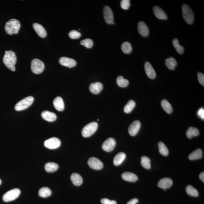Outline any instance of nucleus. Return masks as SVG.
I'll return each mask as SVG.
<instances>
[{
	"instance_id": "24",
	"label": "nucleus",
	"mask_w": 204,
	"mask_h": 204,
	"mask_svg": "<svg viewBox=\"0 0 204 204\" xmlns=\"http://www.w3.org/2000/svg\"><path fill=\"white\" fill-rule=\"evenodd\" d=\"M126 158V155L124 153L120 152L118 153L114 158V165L115 166H119L123 163Z\"/></svg>"
},
{
	"instance_id": "12",
	"label": "nucleus",
	"mask_w": 204,
	"mask_h": 204,
	"mask_svg": "<svg viewBox=\"0 0 204 204\" xmlns=\"http://www.w3.org/2000/svg\"><path fill=\"white\" fill-rule=\"evenodd\" d=\"M60 64L63 66L71 68L76 65V62L73 59L63 57L59 59Z\"/></svg>"
},
{
	"instance_id": "46",
	"label": "nucleus",
	"mask_w": 204,
	"mask_h": 204,
	"mask_svg": "<svg viewBox=\"0 0 204 204\" xmlns=\"http://www.w3.org/2000/svg\"><path fill=\"white\" fill-rule=\"evenodd\" d=\"M1 183H2L1 180V179H0V185H1Z\"/></svg>"
},
{
	"instance_id": "37",
	"label": "nucleus",
	"mask_w": 204,
	"mask_h": 204,
	"mask_svg": "<svg viewBox=\"0 0 204 204\" xmlns=\"http://www.w3.org/2000/svg\"><path fill=\"white\" fill-rule=\"evenodd\" d=\"M141 165L146 169H150L151 168L150 159L146 156H143L141 158Z\"/></svg>"
},
{
	"instance_id": "19",
	"label": "nucleus",
	"mask_w": 204,
	"mask_h": 204,
	"mask_svg": "<svg viewBox=\"0 0 204 204\" xmlns=\"http://www.w3.org/2000/svg\"><path fill=\"white\" fill-rule=\"evenodd\" d=\"M103 85L100 82L92 83L89 87L90 91L92 93L97 94L100 93L103 89Z\"/></svg>"
},
{
	"instance_id": "28",
	"label": "nucleus",
	"mask_w": 204,
	"mask_h": 204,
	"mask_svg": "<svg viewBox=\"0 0 204 204\" xmlns=\"http://www.w3.org/2000/svg\"><path fill=\"white\" fill-rule=\"evenodd\" d=\"M52 191L48 187H42L40 189L38 192V194L39 197L46 198L49 197L52 194Z\"/></svg>"
},
{
	"instance_id": "11",
	"label": "nucleus",
	"mask_w": 204,
	"mask_h": 204,
	"mask_svg": "<svg viewBox=\"0 0 204 204\" xmlns=\"http://www.w3.org/2000/svg\"><path fill=\"white\" fill-rule=\"evenodd\" d=\"M116 144V141L112 138H109L104 142L102 148L106 152H110L113 150Z\"/></svg>"
},
{
	"instance_id": "16",
	"label": "nucleus",
	"mask_w": 204,
	"mask_h": 204,
	"mask_svg": "<svg viewBox=\"0 0 204 204\" xmlns=\"http://www.w3.org/2000/svg\"><path fill=\"white\" fill-rule=\"evenodd\" d=\"M173 185L172 180L169 178H164L159 181L158 186L160 188L166 189L169 188Z\"/></svg>"
},
{
	"instance_id": "36",
	"label": "nucleus",
	"mask_w": 204,
	"mask_h": 204,
	"mask_svg": "<svg viewBox=\"0 0 204 204\" xmlns=\"http://www.w3.org/2000/svg\"><path fill=\"white\" fill-rule=\"evenodd\" d=\"M186 191L187 194L192 197H197L199 195L197 190L191 185H189L187 186Z\"/></svg>"
},
{
	"instance_id": "6",
	"label": "nucleus",
	"mask_w": 204,
	"mask_h": 204,
	"mask_svg": "<svg viewBox=\"0 0 204 204\" xmlns=\"http://www.w3.org/2000/svg\"><path fill=\"white\" fill-rule=\"evenodd\" d=\"M21 194V191L18 188H15L6 192L3 196L4 202H8L14 200L18 198Z\"/></svg>"
},
{
	"instance_id": "42",
	"label": "nucleus",
	"mask_w": 204,
	"mask_h": 204,
	"mask_svg": "<svg viewBox=\"0 0 204 204\" xmlns=\"http://www.w3.org/2000/svg\"><path fill=\"white\" fill-rule=\"evenodd\" d=\"M101 203L103 204H117L116 201L115 200H110L107 199H102Z\"/></svg>"
},
{
	"instance_id": "30",
	"label": "nucleus",
	"mask_w": 204,
	"mask_h": 204,
	"mask_svg": "<svg viewBox=\"0 0 204 204\" xmlns=\"http://www.w3.org/2000/svg\"><path fill=\"white\" fill-rule=\"evenodd\" d=\"M172 42L173 45L177 52L181 55L183 54L184 52V48L179 44L178 40L177 38H175L172 40Z\"/></svg>"
},
{
	"instance_id": "21",
	"label": "nucleus",
	"mask_w": 204,
	"mask_h": 204,
	"mask_svg": "<svg viewBox=\"0 0 204 204\" xmlns=\"http://www.w3.org/2000/svg\"><path fill=\"white\" fill-rule=\"evenodd\" d=\"M41 116L44 120L49 122L55 121L57 118L56 115L53 112L49 111H44L42 113Z\"/></svg>"
},
{
	"instance_id": "17",
	"label": "nucleus",
	"mask_w": 204,
	"mask_h": 204,
	"mask_svg": "<svg viewBox=\"0 0 204 204\" xmlns=\"http://www.w3.org/2000/svg\"><path fill=\"white\" fill-rule=\"evenodd\" d=\"M144 69L147 75L149 78L154 79L156 76V73L154 68L149 62L145 63Z\"/></svg>"
},
{
	"instance_id": "40",
	"label": "nucleus",
	"mask_w": 204,
	"mask_h": 204,
	"mask_svg": "<svg viewBox=\"0 0 204 204\" xmlns=\"http://www.w3.org/2000/svg\"><path fill=\"white\" fill-rule=\"evenodd\" d=\"M120 5L122 9L127 10L130 7V1L129 0H122L121 2Z\"/></svg>"
},
{
	"instance_id": "18",
	"label": "nucleus",
	"mask_w": 204,
	"mask_h": 204,
	"mask_svg": "<svg viewBox=\"0 0 204 204\" xmlns=\"http://www.w3.org/2000/svg\"><path fill=\"white\" fill-rule=\"evenodd\" d=\"M121 177L124 180L126 181L134 182L137 181L138 177L133 173L126 172L122 174Z\"/></svg>"
},
{
	"instance_id": "1",
	"label": "nucleus",
	"mask_w": 204,
	"mask_h": 204,
	"mask_svg": "<svg viewBox=\"0 0 204 204\" xmlns=\"http://www.w3.org/2000/svg\"><path fill=\"white\" fill-rule=\"evenodd\" d=\"M16 54L13 51H5V54L3 58V62L9 69L13 72L15 71V65L16 64Z\"/></svg>"
},
{
	"instance_id": "10",
	"label": "nucleus",
	"mask_w": 204,
	"mask_h": 204,
	"mask_svg": "<svg viewBox=\"0 0 204 204\" xmlns=\"http://www.w3.org/2000/svg\"><path fill=\"white\" fill-rule=\"evenodd\" d=\"M88 165L92 169L99 170L103 167V164L101 160L97 158L92 157L88 160Z\"/></svg>"
},
{
	"instance_id": "3",
	"label": "nucleus",
	"mask_w": 204,
	"mask_h": 204,
	"mask_svg": "<svg viewBox=\"0 0 204 204\" xmlns=\"http://www.w3.org/2000/svg\"><path fill=\"white\" fill-rule=\"evenodd\" d=\"M182 14L184 19L187 24L191 25L194 22V13L191 7L188 5L184 4L182 6Z\"/></svg>"
},
{
	"instance_id": "26",
	"label": "nucleus",
	"mask_w": 204,
	"mask_h": 204,
	"mask_svg": "<svg viewBox=\"0 0 204 204\" xmlns=\"http://www.w3.org/2000/svg\"><path fill=\"white\" fill-rule=\"evenodd\" d=\"M45 169L48 172H53L58 169L59 166L58 164L53 162H49L45 165Z\"/></svg>"
},
{
	"instance_id": "14",
	"label": "nucleus",
	"mask_w": 204,
	"mask_h": 204,
	"mask_svg": "<svg viewBox=\"0 0 204 204\" xmlns=\"http://www.w3.org/2000/svg\"><path fill=\"white\" fill-rule=\"evenodd\" d=\"M138 30L139 33L143 37H146L149 35V28L146 23L143 21H140L138 22Z\"/></svg>"
},
{
	"instance_id": "20",
	"label": "nucleus",
	"mask_w": 204,
	"mask_h": 204,
	"mask_svg": "<svg viewBox=\"0 0 204 204\" xmlns=\"http://www.w3.org/2000/svg\"><path fill=\"white\" fill-rule=\"evenodd\" d=\"M33 28L36 32L40 37L44 38L47 36V32L42 26L38 23H34Z\"/></svg>"
},
{
	"instance_id": "2",
	"label": "nucleus",
	"mask_w": 204,
	"mask_h": 204,
	"mask_svg": "<svg viewBox=\"0 0 204 204\" xmlns=\"http://www.w3.org/2000/svg\"><path fill=\"white\" fill-rule=\"evenodd\" d=\"M21 27L19 21L16 19H12L6 23L5 32L8 34L12 35L18 34Z\"/></svg>"
},
{
	"instance_id": "13",
	"label": "nucleus",
	"mask_w": 204,
	"mask_h": 204,
	"mask_svg": "<svg viewBox=\"0 0 204 204\" xmlns=\"http://www.w3.org/2000/svg\"><path fill=\"white\" fill-rule=\"evenodd\" d=\"M141 127V123L138 120H136L130 125L129 127V133L131 136L137 135Z\"/></svg>"
},
{
	"instance_id": "35",
	"label": "nucleus",
	"mask_w": 204,
	"mask_h": 204,
	"mask_svg": "<svg viewBox=\"0 0 204 204\" xmlns=\"http://www.w3.org/2000/svg\"><path fill=\"white\" fill-rule=\"evenodd\" d=\"M122 51L125 54L130 53L132 50V48L131 44L127 42H124L121 45Z\"/></svg>"
},
{
	"instance_id": "38",
	"label": "nucleus",
	"mask_w": 204,
	"mask_h": 204,
	"mask_svg": "<svg viewBox=\"0 0 204 204\" xmlns=\"http://www.w3.org/2000/svg\"><path fill=\"white\" fill-rule=\"evenodd\" d=\"M81 45L85 46L87 48H91L93 45V42L90 39L87 38L82 40L80 42Z\"/></svg>"
},
{
	"instance_id": "39",
	"label": "nucleus",
	"mask_w": 204,
	"mask_h": 204,
	"mask_svg": "<svg viewBox=\"0 0 204 204\" xmlns=\"http://www.w3.org/2000/svg\"><path fill=\"white\" fill-rule=\"evenodd\" d=\"M69 36L72 39H77L81 37V34L76 30H73L71 31L69 33Z\"/></svg>"
},
{
	"instance_id": "4",
	"label": "nucleus",
	"mask_w": 204,
	"mask_h": 204,
	"mask_svg": "<svg viewBox=\"0 0 204 204\" xmlns=\"http://www.w3.org/2000/svg\"><path fill=\"white\" fill-rule=\"evenodd\" d=\"M98 126V124L95 122L88 124L83 128L82 131V135L85 138L90 137L97 131Z\"/></svg>"
},
{
	"instance_id": "9",
	"label": "nucleus",
	"mask_w": 204,
	"mask_h": 204,
	"mask_svg": "<svg viewBox=\"0 0 204 204\" xmlns=\"http://www.w3.org/2000/svg\"><path fill=\"white\" fill-rule=\"evenodd\" d=\"M61 141L56 137H52L45 141L44 146L49 149H57L61 146Z\"/></svg>"
},
{
	"instance_id": "45",
	"label": "nucleus",
	"mask_w": 204,
	"mask_h": 204,
	"mask_svg": "<svg viewBox=\"0 0 204 204\" xmlns=\"http://www.w3.org/2000/svg\"><path fill=\"white\" fill-rule=\"evenodd\" d=\"M199 178L204 183V172H203L201 173L199 175Z\"/></svg>"
},
{
	"instance_id": "23",
	"label": "nucleus",
	"mask_w": 204,
	"mask_h": 204,
	"mask_svg": "<svg viewBox=\"0 0 204 204\" xmlns=\"http://www.w3.org/2000/svg\"><path fill=\"white\" fill-rule=\"evenodd\" d=\"M71 180L74 185L80 186L83 182V179L81 176L77 173H73L71 176Z\"/></svg>"
},
{
	"instance_id": "27",
	"label": "nucleus",
	"mask_w": 204,
	"mask_h": 204,
	"mask_svg": "<svg viewBox=\"0 0 204 204\" xmlns=\"http://www.w3.org/2000/svg\"><path fill=\"white\" fill-rule=\"evenodd\" d=\"M165 64L170 70H174L177 66V63L175 59L171 57L166 59L165 61Z\"/></svg>"
},
{
	"instance_id": "8",
	"label": "nucleus",
	"mask_w": 204,
	"mask_h": 204,
	"mask_svg": "<svg viewBox=\"0 0 204 204\" xmlns=\"http://www.w3.org/2000/svg\"><path fill=\"white\" fill-rule=\"evenodd\" d=\"M104 18L107 24H114L113 13L109 6H105L103 9Z\"/></svg>"
},
{
	"instance_id": "5",
	"label": "nucleus",
	"mask_w": 204,
	"mask_h": 204,
	"mask_svg": "<svg viewBox=\"0 0 204 204\" xmlns=\"http://www.w3.org/2000/svg\"><path fill=\"white\" fill-rule=\"evenodd\" d=\"M34 101L33 97H26L17 103L15 106V109L17 111L24 110L32 104Z\"/></svg>"
},
{
	"instance_id": "32",
	"label": "nucleus",
	"mask_w": 204,
	"mask_h": 204,
	"mask_svg": "<svg viewBox=\"0 0 204 204\" xmlns=\"http://www.w3.org/2000/svg\"><path fill=\"white\" fill-rule=\"evenodd\" d=\"M136 104L133 100H131L128 101V103L125 106L124 110L126 114H129L132 111L135 107Z\"/></svg>"
},
{
	"instance_id": "7",
	"label": "nucleus",
	"mask_w": 204,
	"mask_h": 204,
	"mask_svg": "<svg viewBox=\"0 0 204 204\" xmlns=\"http://www.w3.org/2000/svg\"><path fill=\"white\" fill-rule=\"evenodd\" d=\"M31 70L33 73L39 74L44 71L45 68L44 63L38 59H34L31 62Z\"/></svg>"
},
{
	"instance_id": "15",
	"label": "nucleus",
	"mask_w": 204,
	"mask_h": 204,
	"mask_svg": "<svg viewBox=\"0 0 204 204\" xmlns=\"http://www.w3.org/2000/svg\"><path fill=\"white\" fill-rule=\"evenodd\" d=\"M154 14L156 18L159 19L166 20L168 19V16L166 14L159 6H154L153 9Z\"/></svg>"
},
{
	"instance_id": "22",
	"label": "nucleus",
	"mask_w": 204,
	"mask_h": 204,
	"mask_svg": "<svg viewBox=\"0 0 204 204\" xmlns=\"http://www.w3.org/2000/svg\"><path fill=\"white\" fill-rule=\"evenodd\" d=\"M53 104L54 106L57 110L62 111L64 109V104L63 99L61 97H58L54 99Z\"/></svg>"
},
{
	"instance_id": "33",
	"label": "nucleus",
	"mask_w": 204,
	"mask_h": 204,
	"mask_svg": "<svg viewBox=\"0 0 204 204\" xmlns=\"http://www.w3.org/2000/svg\"><path fill=\"white\" fill-rule=\"evenodd\" d=\"M117 83L118 86L121 87H126L129 84V81L128 80L125 79L121 76L117 77Z\"/></svg>"
},
{
	"instance_id": "29",
	"label": "nucleus",
	"mask_w": 204,
	"mask_h": 204,
	"mask_svg": "<svg viewBox=\"0 0 204 204\" xmlns=\"http://www.w3.org/2000/svg\"><path fill=\"white\" fill-rule=\"evenodd\" d=\"M199 134V131L197 128L190 127L186 132V136L188 138L191 139L193 137H197Z\"/></svg>"
},
{
	"instance_id": "31",
	"label": "nucleus",
	"mask_w": 204,
	"mask_h": 204,
	"mask_svg": "<svg viewBox=\"0 0 204 204\" xmlns=\"http://www.w3.org/2000/svg\"><path fill=\"white\" fill-rule=\"evenodd\" d=\"M162 106L164 110L168 114H171L172 112V107L169 102L166 100H162Z\"/></svg>"
},
{
	"instance_id": "44",
	"label": "nucleus",
	"mask_w": 204,
	"mask_h": 204,
	"mask_svg": "<svg viewBox=\"0 0 204 204\" xmlns=\"http://www.w3.org/2000/svg\"><path fill=\"white\" fill-rule=\"evenodd\" d=\"M138 202V200L137 199H132L127 202V204H136Z\"/></svg>"
},
{
	"instance_id": "25",
	"label": "nucleus",
	"mask_w": 204,
	"mask_h": 204,
	"mask_svg": "<svg viewBox=\"0 0 204 204\" xmlns=\"http://www.w3.org/2000/svg\"><path fill=\"white\" fill-rule=\"evenodd\" d=\"M203 155V152L201 149H198L191 153L189 156L190 160H194L202 158Z\"/></svg>"
},
{
	"instance_id": "41",
	"label": "nucleus",
	"mask_w": 204,
	"mask_h": 204,
	"mask_svg": "<svg viewBox=\"0 0 204 204\" xmlns=\"http://www.w3.org/2000/svg\"><path fill=\"white\" fill-rule=\"evenodd\" d=\"M198 79L199 83L203 86H204V75L201 72H198L197 74Z\"/></svg>"
},
{
	"instance_id": "34",
	"label": "nucleus",
	"mask_w": 204,
	"mask_h": 204,
	"mask_svg": "<svg viewBox=\"0 0 204 204\" xmlns=\"http://www.w3.org/2000/svg\"><path fill=\"white\" fill-rule=\"evenodd\" d=\"M159 152L161 154L164 156H167L169 154V150L168 148L162 142H160L158 143Z\"/></svg>"
},
{
	"instance_id": "43",
	"label": "nucleus",
	"mask_w": 204,
	"mask_h": 204,
	"mask_svg": "<svg viewBox=\"0 0 204 204\" xmlns=\"http://www.w3.org/2000/svg\"><path fill=\"white\" fill-rule=\"evenodd\" d=\"M197 115L202 120L204 119V109L203 108H201L197 112Z\"/></svg>"
}]
</instances>
